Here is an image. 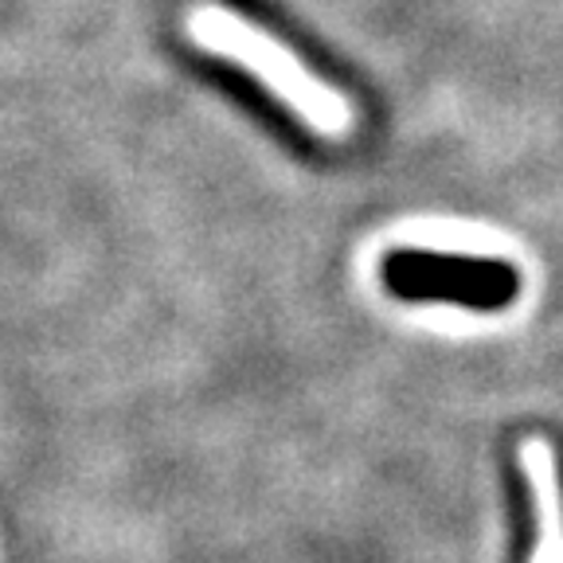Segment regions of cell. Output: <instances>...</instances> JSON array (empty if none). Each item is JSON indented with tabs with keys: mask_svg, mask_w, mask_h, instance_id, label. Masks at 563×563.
I'll use <instances>...</instances> for the list:
<instances>
[{
	"mask_svg": "<svg viewBox=\"0 0 563 563\" xmlns=\"http://www.w3.org/2000/svg\"><path fill=\"white\" fill-rule=\"evenodd\" d=\"M188 35L211 55H228L239 67H246L251 75L266 82L282 102L290 106L294 114L306 125H313L321 137L344 141L356 125V114L344 95H336L329 82H321L313 70H306V63L290 52L286 44H278L274 35H266L258 24L235 16L231 9L220 4H200L188 16Z\"/></svg>",
	"mask_w": 563,
	"mask_h": 563,
	"instance_id": "1",
	"label": "cell"
},
{
	"mask_svg": "<svg viewBox=\"0 0 563 563\" xmlns=\"http://www.w3.org/2000/svg\"><path fill=\"white\" fill-rule=\"evenodd\" d=\"M384 278L399 298H439L457 306L493 309L517 298V271L501 263H474V258L442 255H399L387 258Z\"/></svg>",
	"mask_w": 563,
	"mask_h": 563,
	"instance_id": "2",
	"label": "cell"
},
{
	"mask_svg": "<svg viewBox=\"0 0 563 563\" xmlns=\"http://www.w3.org/2000/svg\"><path fill=\"white\" fill-rule=\"evenodd\" d=\"M520 462H525L528 485H532V501H537V512H540L537 563H563V501H560V482H555L552 450L540 439H525L520 442Z\"/></svg>",
	"mask_w": 563,
	"mask_h": 563,
	"instance_id": "3",
	"label": "cell"
}]
</instances>
